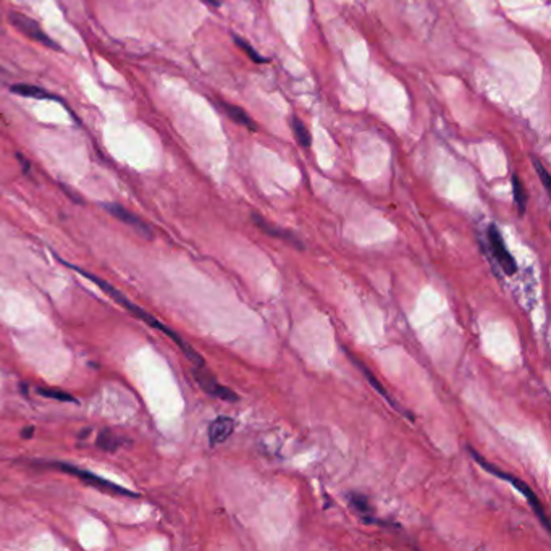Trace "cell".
<instances>
[{
  "instance_id": "7a4b0ae2",
  "label": "cell",
  "mask_w": 551,
  "mask_h": 551,
  "mask_svg": "<svg viewBox=\"0 0 551 551\" xmlns=\"http://www.w3.org/2000/svg\"><path fill=\"white\" fill-rule=\"evenodd\" d=\"M469 451H470V454H472V458L475 459V463H477L480 467L485 469L489 474L495 475V477L505 480V482H507L510 485L515 486V489L522 496H526V500H527V503H529V505H531V507L533 510L535 516L538 517V521L542 522V526L547 529V531H550V521H548L547 512H545V507L542 506V503H540V500L537 498V495L533 493L531 486H529L526 482H522L521 479H517L516 475H512L510 472H505V470H501V469L496 467V465H493L491 463L486 461V459L480 456L477 451H474V448L469 446Z\"/></svg>"
},
{
  "instance_id": "6da1fadb",
  "label": "cell",
  "mask_w": 551,
  "mask_h": 551,
  "mask_svg": "<svg viewBox=\"0 0 551 551\" xmlns=\"http://www.w3.org/2000/svg\"><path fill=\"white\" fill-rule=\"evenodd\" d=\"M63 264H65L67 267H69V269H73V270H77L78 274H81L83 277H86L88 280H91L94 283V285H98L100 290H102L107 296H110L112 299H114L115 303H119V306H121V307H125L128 312H131L133 315H135L136 319H139V320H142L144 324H147L149 327H152V328H157V330H160L162 331V333H165L167 336H170V338H172L176 345H178V347L181 350V352H183V354L188 357V359L192 362V366L194 367H202V366H206V362H204V359H202V356L199 354V352H196L194 350H192V347L186 343V341L181 338V336L178 335V333H175V331L172 330V328H168V327H165V325L162 324V322H159L157 319L154 317V315H151L149 312H146V310L144 309H141L138 306V304H135V303H131L130 299H128L125 294H123L121 291H119L117 290L115 286H112L110 283H107L105 280H102V278H99L98 275H94V274H91V272H88V270H83V269H79V267H77V265H69V264H67V262H63Z\"/></svg>"
},
{
  "instance_id": "30bf717a",
  "label": "cell",
  "mask_w": 551,
  "mask_h": 551,
  "mask_svg": "<svg viewBox=\"0 0 551 551\" xmlns=\"http://www.w3.org/2000/svg\"><path fill=\"white\" fill-rule=\"evenodd\" d=\"M347 500H350L351 506L354 507V511L357 512V515L362 516L364 521H366V522H376V519L372 517L373 516V510H372L371 501H369L367 496H364L361 493H357V491H354V493L347 495Z\"/></svg>"
},
{
  "instance_id": "2e32d148",
  "label": "cell",
  "mask_w": 551,
  "mask_h": 551,
  "mask_svg": "<svg viewBox=\"0 0 551 551\" xmlns=\"http://www.w3.org/2000/svg\"><path fill=\"white\" fill-rule=\"evenodd\" d=\"M98 446L102 448L104 451H117L121 446L120 437H117L115 433H112L110 430H100L98 435Z\"/></svg>"
},
{
  "instance_id": "52a82bcc",
  "label": "cell",
  "mask_w": 551,
  "mask_h": 551,
  "mask_svg": "<svg viewBox=\"0 0 551 551\" xmlns=\"http://www.w3.org/2000/svg\"><path fill=\"white\" fill-rule=\"evenodd\" d=\"M104 207L115 218H119L120 222L128 225V227H131L133 230H136L139 234H142V237H146V238L152 237V232H151V228H149V225L146 222H142L139 217H136L135 213H131L130 211H126L125 207H121L119 204H107Z\"/></svg>"
},
{
  "instance_id": "4fadbf2b",
  "label": "cell",
  "mask_w": 551,
  "mask_h": 551,
  "mask_svg": "<svg viewBox=\"0 0 551 551\" xmlns=\"http://www.w3.org/2000/svg\"><path fill=\"white\" fill-rule=\"evenodd\" d=\"M12 91L15 94L23 95V98H29V99H41V100L53 99V95L47 93L46 89L33 86V84H15V86H12Z\"/></svg>"
},
{
  "instance_id": "44dd1931",
  "label": "cell",
  "mask_w": 551,
  "mask_h": 551,
  "mask_svg": "<svg viewBox=\"0 0 551 551\" xmlns=\"http://www.w3.org/2000/svg\"><path fill=\"white\" fill-rule=\"evenodd\" d=\"M206 2L213 5V7H218V5H220V0H206Z\"/></svg>"
},
{
  "instance_id": "e0dca14e",
  "label": "cell",
  "mask_w": 551,
  "mask_h": 551,
  "mask_svg": "<svg viewBox=\"0 0 551 551\" xmlns=\"http://www.w3.org/2000/svg\"><path fill=\"white\" fill-rule=\"evenodd\" d=\"M234 42H237V46L239 47V49L244 51L246 55H248L254 63H267V62H269L265 57H262L260 53L255 51L253 46L249 44V42H246V39H243V37L234 36Z\"/></svg>"
},
{
  "instance_id": "9a60e30c",
  "label": "cell",
  "mask_w": 551,
  "mask_h": 551,
  "mask_svg": "<svg viewBox=\"0 0 551 551\" xmlns=\"http://www.w3.org/2000/svg\"><path fill=\"white\" fill-rule=\"evenodd\" d=\"M512 196H515V202L517 206V211L521 215H524V212H526L527 208V191H526V186L522 185V181L519 180L517 175H512Z\"/></svg>"
},
{
  "instance_id": "9c48e42d",
  "label": "cell",
  "mask_w": 551,
  "mask_h": 551,
  "mask_svg": "<svg viewBox=\"0 0 551 551\" xmlns=\"http://www.w3.org/2000/svg\"><path fill=\"white\" fill-rule=\"evenodd\" d=\"M234 430V420L232 417L222 416L217 417L215 420L211 422L208 425V442H211V446H217L220 443H225L230 438Z\"/></svg>"
},
{
  "instance_id": "5bb4252c",
  "label": "cell",
  "mask_w": 551,
  "mask_h": 551,
  "mask_svg": "<svg viewBox=\"0 0 551 551\" xmlns=\"http://www.w3.org/2000/svg\"><path fill=\"white\" fill-rule=\"evenodd\" d=\"M351 357H352V359H354V356H351ZM354 362H356V366H359V367L362 369V373H364V376H366V377H367V380H369V382H371V385H372V387H373V388H376V390H377V392H378L380 394H382V397H383L385 399H387V401H388V403H390V404H392V406H393V408H397V411H401V413H403V409H401V408H399V406H398V403H397V401H393V398H392V397H390V393L387 392V390H385V388L382 387V385H380V382H378V380H377L376 377H373V373H372L371 371H369V369H367L366 366H364V364H362L361 361H357V359H354Z\"/></svg>"
},
{
  "instance_id": "277c9868",
  "label": "cell",
  "mask_w": 551,
  "mask_h": 551,
  "mask_svg": "<svg viewBox=\"0 0 551 551\" xmlns=\"http://www.w3.org/2000/svg\"><path fill=\"white\" fill-rule=\"evenodd\" d=\"M486 238H489L490 251L491 254H493L495 260L498 262L500 269L505 272L506 275H515L517 272V264L515 258H512V254L510 253V249L506 248L505 239H503L496 225H490V227L486 228Z\"/></svg>"
},
{
  "instance_id": "d6986e66",
  "label": "cell",
  "mask_w": 551,
  "mask_h": 551,
  "mask_svg": "<svg viewBox=\"0 0 551 551\" xmlns=\"http://www.w3.org/2000/svg\"><path fill=\"white\" fill-rule=\"evenodd\" d=\"M533 167H535V170H537V175L540 176V180H542V183H543V186H545V190L550 191L551 178H550L548 170L545 168V165H543L542 162H540V160H537V159H533Z\"/></svg>"
},
{
  "instance_id": "ba28073f",
  "label": "cell",
  "mask_w": 551,
  "mask_h": 551,
  "mask_svg": "<svg viewBox=\"0 0 551 551\" xmlns=\"http://www.w3.org/2000/svg\"><path fill=\"white\" fill-rule=\"evenodd\" d=\"M253 222L255 223V227H258L260 232H264L265 234H269V237L278 238V239H281V241L290 243L293 246H296L298 249H304V244L301 243V239H299L296 234L291 233V232H288V230L274 227V225L267 222L265 218H262L259 213H253Z\"/></svg>"
},
{
  "instance_id": "3957f363",
  "label": "cell",
  "mask_w": 551,
  "mask_h": 551,
  "mask_svg": "<svg viewBox=\"0 0 551 551\" xmlns=\"http://www.w3.org/2000/svg\"><path fill=\"white\" fill-rule=\"evenodd\" d=\"M49 465H51V467L63 470V472H65V474L74 475V477H78L79 480H83L84 484H88L89 486H93V489H98L100 491H107V493H115V495H125V496H136V493H133V491L123 489V486L117 485L114 482H110V480L99 477V475L89 472V470L79 469V467H77V465L65 464V463H51Z\"/></svg>"
},
{
  "instance_id": "ac0fdd59",
  "label": "cell",
  "mask_w": 551,
  "mask_h": 551,
  "mask_svg": "<svg viewBox=\"0 0 551 551\" xmlns=\"http://www.w3.org/2000/svg\"><path fill=\"white\" fill-rule=\"evenodd\" d=\"M37 392H39L42 397H46V398H52V399H57V401H77L74 399L72 394L69 393H65V392H57V390H47V388H39L37 390Z\"/></svg>"
},
{
  "instance_id": "ffe728a7",
  "label": "cell",
  "mask_w": 551,
  "mask_h": 551,
  "mask_svg": "<svg viewBox=\"0 0 551 551\" xmlns=\"http://www.w3.org/2000/svg\"><path fill=\"white\" fill-rule=\"evenodd\" d=\"M33 430H34L33 427H29L28 430H25V432H23V438H29V437H31V433H33Z\"/></svg>"
},
{
  "instance_id": "7c38bea8",
  "label": "cell",
  "mask_w": 551,
  "mask_h": 551,
  "mask_svg": "<svg viewBox=\"0 0 551 551\" xmlns=\"http://www.w3.org/2000/svg\"><path fill=\"white\" fill-rule=\"evenodd\" d=\"M290 126H291L293 136L298 141L299 146L310 147V144H312V136H310L306 125H304L298 117H290Z\"/></svg>"
},
{
  "instance_id": "8992f818",
  "label": "cell",
  "mask_w": 551,
  "mask_h": 551,
  "mask_svg": "<svg viewBox=\"0 0 551 551\" xmlns=\"http://www.w3.org/2000/svg\"><path fill=\"white\" fill-rule=\"evenodd\" d=\"M10 20H12V23L17 26V28L25 36H28L29 39L39 42V44L46 46V47H57L55 42H53L51 37L41 29V26L37 25L34 20H31V18L26 17V15L12 13V15H10Z\"/></svg>"
},
{
  "instance_id": "5b68a950",
  "label": "cell",
  "mask_w": 551,
  "mask_h": 551,
  "mask_svg": "<svg viewBox=\"0 0 551 551\" xmlns=\"http://www.w3.org/2000/svg\"><path fill=\"white\" fill-rule=\"evenodd\" d=\"M194 377L197 380V383H199V387L204 390L207 394H211V397L223 401H230V403H237V401H239L238 394L234 393L233 390H230L218 383L217 378L207 371L206 366L194 367Z\"/></svg>"
},
{
  "instance_id": "8fae6325",
  "label": "cell",
  "mask_w": 551,
  "mask_h": 551,
  "mask_svg": "<svg viewBox=\"0 0 551 551\" xmlns=\"http://www.w3.org/2000/svg\"><path fill=\"white\" fill-rule=\"evenodd\" d=\"M222 107H223V110L227 112V115L230 117V119H232L233 121H237L238 125L248 128V130L253 131V133L258 130V125H255V123L253 121V119H251V117L246 114V112L241 109V107L233 105V104H222Z\"/></svg>"
}]
</instances>
